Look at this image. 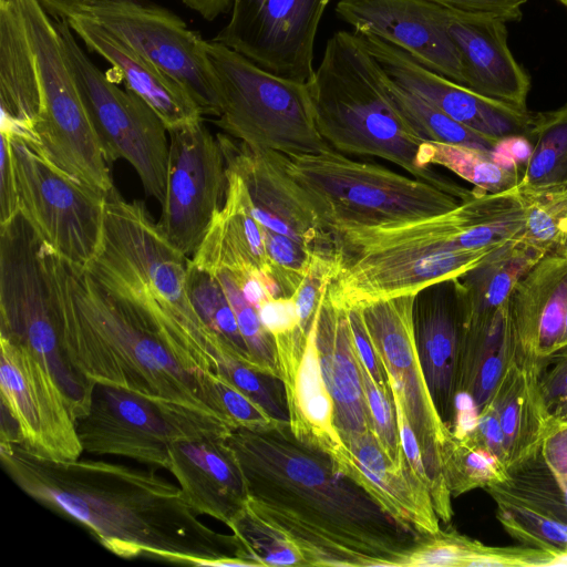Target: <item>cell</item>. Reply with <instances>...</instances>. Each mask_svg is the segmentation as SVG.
<instances>
[{
  "label": "cell",
  "mask_w": 567,
  "mask_h": 567,
  "mask_svg": "<svg viewBox=\"0 0 567 567\" xmlns=\"http://www.w3.org/2000/svg\"><path fill=\"white\" fill-rule=\"evenodd\" d=\"M168 134L167 184L157 226L176 249L192 257L224 205L227 164L218 136L203 120Z\"/></svg>",
  "instance_id": "obj_15"
},
{
  "label": "cell",
  "mask_w": 567,
  "mask_h": 567,
  "mask_svg": "<svg viewBox=\"0 0 567 567\" xmlns=\"http://www.w3.org/2000/svg\"><path fill=\"white\" fill-rule=\"evenodd\" d=\"M44 254L62 349L81 375L231 424L216 392L215 372L202 368L86 269L66 262L45 245Z\"/></svg>",
  "instance_id": "obj_3"
},
{
  "label": "cell",
  "mask_w": 567,
  "mask_h": 567,
  "mask_svg": "<svg viewBox=\"0 0 567 567\" xmlns=\"http://www.w3.org/2000/svg\"><path fill=\"white\" fill-rule=\"evenodd\" d=\"M0 457L21 491L86 528L116 556L248 566L236 536L199 519L179 486L155 470L89 458L54 461L12 440H0Z\"/></svg>",
  "instance_id": "obj_2"
},
{
  "label": "cell",
  "mask_w": 567,
  "mask_h": 567,
  "mask_svg": "<svg viewBox=\"0 0 567 567\" xmlns=\"http://www.w3.org/2000/svg\"><path fill=\"white\" fill-rule=\"evenodd\" d=\"M317 346L336 427L347 443L371 431V423L347 310L333 306L327 295L318 316Z\"/></svg>",
  "instance_id": "obj_27"
},
{
  "label": "cell",
  "mask_w": 567,
  "mask_h": 567,
  "mask_svg": "<svg viewBox=\"0 0 567 567\" xmlns=\"http://www.w3.org/2000/svg\"><path fill=\"white\" fill-rule=\"evenodd\" d=\"M206 51L220 103L214 123L225 134L286 156L330 148L318 131L308 83L271 73L213 40Z\"/></svg>",
  "instance_id": "obj_7"
},
{
  "label": "cell",
  "mask_w": 567,
  "mask_h": 567,
  "mask_svg": "<svg viewBox=\"0 0 567 567\" xmlns=\"http://www.w3.org/2000/svg\"><path fill=\"white\" fill-rule=\"evenodd\" d=\"M0 132L34 143L41 85L18 0H0Z\"/></svg>",
  "instance_id": "obj_28"
},
{
  "label": "cell",
  "mask_w": 567,
  "mask_h": 567,
  "mask_svg": "<svg viewBox=\"0 0 567 567\" xmlns=\"http://www.w3.org/2000/svg\"><path fill=\"white\" fill-rule=\"evenodd\" d=\"M187 289L197 313L219 341V351H226L254 368L235 312L216 275L189 259Z\"/></svg>",
  "instance_id": "obj_34"
},
{
  "label": "cell",
  "mask_w": 567,
  "mask_h": 567,
  "mask_svg": "<svg viewBox=\"0 0 567 567\" xmlns=\"http://www.w3.org/2000/svg\"><path fill=\"white\" fill-rule=\"evenodd\" d=\"M226 164L244 181L250 209L264 229L285 235L319 257L337 258V239L305 189L287 171V156L217 134Z\"/></svg>",
  "instance_id": "obj_19"
},
{
  "label": "cell",
  "mask_w": 567,
  "mask_h": 567,
  "mask_svg": "<svg viewBox=\"0 0 567 567\" xmlns=\"http://www.w3.org/2000/svg\"><path fill=\"white\" fill-rule=\"evenodd\" d=\"M434 288L421 309L414 307V327L426 383L444 421L451 406L458 337L462 333V307L455 279L437 284Z\"/></svg>",
  "instance_id": "obj_31"
},
{
  "label": "cell",
  "mask_w": 567,
  "mask_h": 567,
  "mask_svg": "<svg viewBox=\"0 0 567 567\" xmlns=\"http://www.w3.org/2000/svg\"><path fill=\"white\" fill-rule=\"evenodd\" d=\"M189 259L166 239L142 203L125 200L115 187L106 194L100 248L84 269L206 371L216 372L220 344L190 300Z\"/></svg>",
  "instance_id": "obj_4"
},
{
  "label": "cell",
  "mask_w": 567,
  "mask_h": 567,
  "mask_svg": "<svg viewBox=\"0 0 567 567\" xmlns=\"http://www.w3.org/2000/svg\"><path fill=\"white\" fill-rule=\"evenodd\" d=\"M566 346H567V311H566V318H565L564 333H563V337H561V341H560L559 348L560 347H566Z\"/></svg>",
  "instance_id": "obj_57"
},
{
  "label": "cell",
  "mask_w": 567,
  "mask_h": 567,
  "mask_svg": "<svg viewBox=\"0 0 567 567\" xmlns=\"http://www.w3.org/2000/svg\"><path fill=\"white\" fill-rule=\"evenodd\" d=\"M557 252H560V254L567 256V237H566L563 246L560 247V249Z\"/></svg>",
  "instance_id": "obj_59"
},
{
  "label": "cell",
  "mask_w": 567,
  "mask_h": 567,
  "mask_svg": "<svg viewBox=\"0 0 567 567\" xmlns=\"http://www.w3.org/2000/svg\"><path fill=\"white\" fill-rule=\"evenodd\" d=\"M475 556L458 536L440 530L425 536L409 554L404 567L466 566Z\"/></svg>",
  "instance_id": "obj_43"
},
{
  "label": "cell",
  "mask_w": 567,
  "mask_h": 567,
  "mask_svg": "<svg viewBox=\"0 0 567 567\" xmlns=\"http://www.w3.org/2000/svg\"><path fill=\"white\" fill-rule=\"evenodd\" d=\"M455 410L454 436L464 440L478 426V412L475 400L465 391H460L453 399Z\"/></svg>",
  "instance_id": "obj_49"
},
{
  "label": "cell",
  "mask_w": 567,
  "mask_h": 567,
  "mask_svg": "<svg viewBox=\"0 0 567 567\" xmlns=\"http://www.w3.org/2000/svg\"><path fill=\"white\" fill-rule=\"evenodd\" d=\"M424 168L439 165L473 185L481 194H498L515 189L520 174L498 166L489 153L470 147L425 141L419 154Z\"/></svg>",
  "instance_id": "obj_35"
},
{
  "label": "cell",
  "mask_w": 567,
  "mask_h": 567,
  "mask_svg": "<svg viewBox=\"0 0 567 567\" xmlns=\"http://www.w3.org/2000/svg\"><path fill=\"white\" fill-rule=\"evenodd\" d=\"M388 85L398 107L423 140L486 153L493 150L497 140L458 123L422 97L403 89L390 75Z\"/></svg>",
  "instance_id": "obj_36"
},
{
  "label": "cell",
  "mask_w": 567,
  "mask_h": 567,
  "mask_svg": "<svg viewBox=\"0 0 567 567\" xmlns=\"http://www.w3.org/2000/svg\"><path fill=\"white\" fill-rule=\"evenodd\" d=\"M415 300L416 296H406L378 301L362 308L363 317L389 383L396 390L417 439L431 481L434 511L440 518L449 520L450 489L443 473L442 455L452 434L437 411L419 358Z\"/></svg>",
  "instance_id": "obj_13"
},
{
  "label": "cell",
  "mask_w": 567,
  "mask_h": 567,
  "mask_svg": "<svg viewBox=\"0 0 567 567\" xmlns=\"http://www.w3.org/2000/svg\"><path fill=\"white\" fill-rule=\"evenodd\" d=\"M96 0H40L47 12L58 20L82 12Z\"/></svg>",
  "instance_id": "obj_51"
},
{
  "label": "cell",
  "mask_w": 567,
  "mask_h": 567,
  "mask_svg": "<svg viewBox=\"0 0 567 567\" xmlns=\"http://www.w3.org/2000/svg\"><path fill=\"white\" fill-rule=\"evenodd\" d=\"M544 256L543 251L520 238L502 246L478 266L456 278L462 326L492 316Z\"/></svg>",
  "instance_id": "obj_32"
},
{
  "label": "cell",
  "mask_w": 567,
  "mask_h": 567,
  "mask_svg": "<svg viewBox=\"0 0 567 567\" xmlns=\"http://www.w3.org/2000/svg\"><path fill=\"white\" fill-rule=\"evenodd\" d=\"M65 21L91 51L114 68L126 89L154 110L167 131L203 120L199 106L177 81L114 33L82 13Z\"/></svg>",
  "instance_id": "obj_26"
},
{
  "label": "cell",
  "mask_w": 567,
  "mask_h": 567,
  "mask_svg": "<svg viewBox=\"0 0 567 567\" xmlns=\"http://www.w3.org/2000/svg\"><path fill=\"white\" fill-rule=\"evenodd\" d=\"M525 136L533 152L515 190L522 195L567 190V103L530 112Z\"/></svg>",
  "instance_id": "obj_33"
},
{
  "label": "cell",
  "mask_w": 567,
  "mask_h": 567,
  "mask_svg": "<svg viewBox=\"0 0 567 567\" xmlns=\"http://www.w3.org/2000/svg\"><path fill=\"white\" fill-rule=\"evenodd\" d=\"M0 136V225H3L20 210L10 137L1 132Z\"/></svg>",
  "instance_id": "obj_45"
},
{
  "label": "cell",
  "mask_w": 567,
  "mask_h": 567,
  "mask_svg": "<svg viewBox=\"0 0 567 567\" xmlns=\"http://www.w3.org/2000/svg\"><path fill=\"white\" fill-rule=\"evenodd\" d=\"M446 9V27L462 60L464 86L527 110L532 80L508 47L506 21L485 13Z\"/></svg>",
  "instance_id": "obj_23"
},
{
  "label": "cell",
  "mask_w": 567,
  "mask_h": 567,
  "mask_svg": "<svg viewBox=\"0 0 567 567\" xmlns=\"http://www.w3.org/2000/svg\"><path fill=\"white\" fill-rule=\"evenodd\" d=\"M7 135L20 213L51 251L87 268L100 248L106 194L65 173L31 142Z\"/></svg>",
  "instance_id": "obj_11"
},
{
  "label": "cell",
  "mask_w": 567,
  "mask_h": 567,
  "mask_svg": "<svg viewBox=\"0 0 567 567\" xmlns=\"http://www.w3.org/2000/svg\"><path fill=\"white\" fill-rule=\"evenodd\" d=\"M321 303L307 332L297 328L274 339L291 433L337 463L348 446L336 427L333 402L320 367L317 324Z\"/></svg>",
  "instance_id": "obj_22"
},
{
  "label": "cell",
  "mask_w": 567,
  "mask_h": 567,
  "mask_svg": "<svg viewBox=\"0 0 567 567\" xmlns=\"http://www.w3.org/2000/svg\"><path fill=\"white\" fill-rule=\"evenodd\" d=\"M388 79L360 34L333 33L308 82L320 135L338 152L380 157L416 179L468 199L473 189L420 165L425 140L398 107Z\"/></svg>",
  "instance_id": "obj_5"
},
{
  "label": "cell",
  "mask_w": 567,
  "mask_h": 567,
  "mask_svg": "<svg viewBox=\"0 0 567 567\" xmlns=\"http://www.w3.org/2000/svg\"><path fill=\"white\" fill-rule=\"evenodd\" d=\"M550 458L559 472L567 473V433L558 436L551 443Z\"/></svg>",
  "instance_id": "obj_54"
},
{
  "label": "cell",
  "mask_w": 567,
  "mask_h": 567,
  "mask_svg": "<svg viewBox=\"0 0 567 567\" xmlns=\"http://www.w3.org/2000/svg\"><path fill=\"white\" fill-rule=\"evenodd\" d=\"M566 495H567V492H566Z\"/></svg>",
  "instance_id": "obj_62"
},
{
  "label": "cell",
  "mask_w": 567,
  "mask_h": 567,
  "mask_svg": "<svg viewBox=\"0 0 567 567\" xmlns=\"http://www.w3.org/2000/svg\"><path fill=\"white\" fill-rule=\"evenodd\" d=\"M501 247L480 250L389 248L338 252V268L328 299L341 309L417 296L434 285L468 272Z\"/></svg>",
  "instance_id": "obj_16"
},
{
  "label": "cell",
  "mask_w": 567,
  "mask_h": 567,
  "mask_svg": "<svg viewBox=\"0 0 567 567\" xmlns=\"http://www.w3.org/2000/svg\"><path fill=\"white\" fill-rule=\"evenodd\" d=\"M336 12L353 32L373 34L464 85L461 55L449 33L444 7L430 0H338Z\"/></svg>",
  "instance_id": "obj_20"
},
{
  "label": "cell",
  "mask_w": 567,
  "mask_h": 567,
  "mask_svg": "<svg viewBox=\"0 0 567 567\" xmlns=\"http://www.w3.org/2000/svg\"><path fill=\"white\" fill-rule=\"evenodd\" d=\"M229 528L240 545V558L250 566H305L293 545L245 509Z\"/></svg>",
  "instance_id": "obj_39"
},
{
  "label": "cell",
  "mask_w": 567,
  "mask_h": 567,
  "mask_svg": "<svg viewBox=\"0 0 567 567\" xmlns=\"http://www.w3.org/2000/svg\"><path fill=\"white\" fill-rule=\"evenodd\" d=\"M544 536L556 543H567V526L555 520H546L542 524Z\"/></svg>",
  "instance_id": "obj_56"
},
{
  "label": "cell",
  "mask_w": 567,
  "mask_h": 567,
  "mask_svg": "<svg viewBox=\"0 0 567 567\" xmlns=\"http://www.w3.org/2000/svg\"><path fill=\"white\" fill-rule=\"evenodd\" d=\"M441 7L471 13H485L506 22L523 19V7L527 0H430Z\"/></svg>",
  "instance_id": "obj_47"
},
{
  "label": "cell",
  "mask_w": 567,
  "mask_h": 567,
  "mask_svg": "<svg viewBox=\"0 0 567 567\" xmlns=\"http://www.w3.org/2000/svg\"><path fill=\"white\" fill-rule=\"evenodd\" d=\"M361 37L384 71L399 85L458 123L494 140L526 134L530 121L528 110H519L478 94L429 70L403 50L373 34Z\"/></svg>",
  "instance_id": "obj_21"
},
{
  "label": "cell",
  "mask_w": 567,
  "mask_h": 567,
  "mask_svg": "<svg viewBox=\"0 0 567 567\" xmlns=\"http://www.w3.org/2000/svg\"><path fill=\"white\" fill-rule=\"evenodd\" d=\"M83 451L127 457L166 468L168 447L179 440L228 436L235 429L202 412L95 383L87 413L76 420Z\"/></svg>",
  "instance_id": "obj_12"
},
{
  "label": "cell",
  "mask_w": 567,
  "mask_h": 567,
  "mask_svg": "<svg viewBox=\"0 0 567 567\" xmlns=\"http://www.w3.org/2000/svg\"><path fill=\"white\" fill-rule=\"evenodd\" d=\"M478 427L491 447L497 449L503 444L505 434L497 417L491 414L481 416Z\"/></svg>",
  "instance_id": "obj_53"
},
{
  "label": "cell",
  "mask_w": 567,
  "mask_h": 567,
  "mask_svg": "<svg viewBox=\"0 0 567 567\" xmlns=\"http://www.w3.org/2000/svg\"><path fill=\"white\" fill-rule=\"evenodd\" d=\"M287 171L333 234L430 217L464 202L434 184L352 159L332 147L287 156Z\"/></svg>",
  "instance_id": "obj_6"
},
{
  "label": "cell",
  "mask_w": 567,
  "mask_h": 567,
  "mask_svg": "<svg viewBox=\"0 0 567 567\" xmlns=\"http://www.w3.org/2000/svg\"><path fill=\"white\" fill-rule=\"evenodd\" d=\"M358 355V354H357ZM371 432L389 460L399 468L408 462L402 450L391 391L382 390L359 360Z\"/></svg>",
  "instance_id": "obj_41"
},
{
  "label": "cell",
  "mask_w": 567,
  "mask_h": 567,
  "mask_svg": "<svg viewBox=\"0 0 567 567\" xmlns=\"http://www.w3.org/2000/svg\"><path fill=\"white\" fill-rule=\"evenodd\" d=\"M533 152L530 141L523 134L498 138L491 151L492 159L501 167L522 173Z\"/></svg>",
  "instance_id": "obj_48"
},
{
  "label": "cell",
  "mask_w": 567,
  "mask_h": 567,
  "mask_svg": "<svg viewBox=\"0 0 567 567\" xmlns=\"http://www.w3.org/2000/svg\"><path fill=\"white\" fill-rule=\"evenodd\" d=\"M227 443L245 482V511L293 545L305 566L404 567L424 538L289 424L236 427Z\"/></svg>",
  "instance_id": "obj_1"
},
{
  "label": "cell",
  "mask_w": 567,
  "mask_h": 567,
  "mask_svg": "<svg viewBox=\"0 0 567 567\" xmlns=\"http://www.w3.org/2000/svg\"><path fill=\"white\" fill-rule=\"evenodd\" d=\"M502 371V361L498 355L491 354L481 367L478 374V390L476 402L481 403L495 386Z\"/></svg>",
  "instance_id": "obj_50"
},
{
  "label": "cell",
  "mask_w": 567,
  "mask_h": 567,
  "mask_svg": "<svg viewBox=\"0 0 567 567\" xmlns=\"http://www.w3.org/2000/svg\"><path fill=\"white\" fill-rule=\"evenodd\" d=\"M71 72L110 165L125 159L146 195L164 202L169 142L154 110L130 90L120 89L84 53L65 20L55 19Z\"/></svg>",
  "instance_id": "obj_10"
},
{
  "label": "cell",
  "mask_w": 567,
  "mask_h": 567,
  "mask_svg": "<svg viewBox=\"0 0 567 567\" xmlns=\"http://www.w3.org/2000/svg\"><path fill=\"white\" fill-rule=\"evenodd\" d=\"M499 422L505 436H513L518 422V412L515 402L509 403L506 408H504Z\"/></svg>",
  "instance_id": "obj_55"
},
{
  "label": "cell",
  "mask_w": 567,
  "mask_h": 567,
  "mask_svg": "<svg viewBox=\"0 0 567 567\" xmlns=\"http://www.w3.org/2000/svg\"><path fill=\"white\" fill-rule=\"evenodd\" d=\"M216 372L260 404L275 420L288 423V410L284 389L280 390V379L255 370L226 351L218 354Z\"/></svg>",
  "instance_id": "obj_40"
},
{
  "label": "cell",
  "mask_w": 567,
  "mask_h": 567,
  "mask_svg": "<svg viewBox=\"0 0 567 567\" xmlns=\"http://www.w3.org/2000/svg\"><path fill=\"white\" fill-rule=\"evenodd\" d=\"M514 341L549 352L559 348L567 311V256L545 255L508 299Z\"/></svg>",
  "instance_id": "obj_29"
},
{
  "label": "cell",
  "mask_w": 567,
  "mask_h": 567,
  "mask_svg": "<svg viewBox=\"0 0 567 567\" xmlns=\"http://www.w3.org/2000/svg\"><path fill=\"white\" fill-rule=\"evenodd\" d=\"M564 6H565V7H566V9H567V0H565V3H564Z\"/></svg>",
  "instance_id": "obj_61"
},
{
  "label": "cell",
  "mask_w": 567,
  "mask_h": 567,
  "mask_svg": "<svg viewBox=\"0 0 567 567\" xmlns=\"http://www.w3.org/2000/svg\"><path fill=\"white\" fill-rule=\"evenodd\" d=\"M214 384L225 415L235 429L265 430L289 424L275 420L260 404L218 372H215Z\"/></svg>",
  "instance_id": "obj_42"
},
{
  "label": "cell",
  "mask_w": 567,
  "mask_h": 567,
  "mask_svg": "<svg viewBox=\"0 0 567 567\" xmlns=\"http://www.w3.org/2000/svg\"><path fill=\"white\" fill-rule=\"evenodd\" d=\"M337 467L363 487L391 517L422 536L436 534L437 515L425 485L409 464H392L371 431L346 443Z\"/></svg>",
  "instance_id": "obj_25"
},
{
  "label": "cell",
  "mask_w": 567,
  "mask_h": 567,
  "mask_svg": "<svg viewBox=\"0 0 567 567\" xmlns=\"http://www.w3.org/2000/svg\"><path fill=\"white\" fill-rule=\"evenodd\" d=\"M519 196L525 213L522 239L545 255L557 252L567 237V190Z\"/></svg>",
  "instance_id": "obj_38"
},
{
  "label": "cell",
  "mask_w": 567,
  "mask_h": 567,
  "mask_svg": "<svg viewBox=\"0 0 567 567\" xmlns=\"http://www.w3.org/2000/svg\"><path fill=\"white\" fill-rule=\"evenodd\" d=\"M214 274L223 286L235 312L238 328L248 348L254 369L264 374L280 379L275 339L262 326L257 308L246 300L228 269H220Z\"/></svg>",
  "instance_id": "obj_37"
},
{
  "label": "cell",
  "mask_w": 567,
  "mask_h": 567,
  "mask_svg": "<svg viewBox=\"0 0 567 567\" xmlns=\"http://www.w3.org/2000/svg\"><path fill=\"white\" fill-rule=\"evenodd\" d=\"M331 0H233L230 18L213 41L260 68L308 83L318 28Z\"/></svg>",
  "instance_id": "obj_17"
},
{
  "label": "cell",
  "mask_w": 567,
  "mask_h": 567,
  "mask_svg": "<svg viewBox=\"0 0 567 567\" xmlns=\"http://www.w3.org/2000/svg\"><path fill=\"white\" fill-rule=\"evenodd\" d=\"M353 343L359 360L368 370L374 382L384 391L390 392V383L384 365L370 338L362 308L347 310Z\"/></svg>",
  "instance_id": "obj_44"
},
{
  "label": "cell",
  "mask_w": 567,
  "mask_h": 567,
  "mask_svg": "<svg viewBox=\"0 0 567 567\" xmlns=\"http://www.w3.org/2000/svg\"><path fill=\"white\" fill-rule=\"evenodd\" d=\"M2 409L17 426L19 443L54 461L80 458L76 419L49 368L29 349L0 337Z\"/></svg>",
  "instance_id": "obj_18"
},
{
  "label": "cell",
  "mask_w": 567,
  "mask_h": 567,
  "mask_svg": "<svg viewBox=\"0 0 567 567\" xmlns=\"http://www.w3.org/2000/svg\"><path fill=\"white\" fill-rule=\"evenodd\" d=\"M177 81L203 115L219 116L215 73L204 40L175 13L137 0H96L82 12Z\"/></svg>",
  "instance_id": "obj_14"
},
{
  "label": "cell",
  "mask_w": 567,
  "mask_h": 567,
  "mask_svg": "<svg viewBox=\"0 0 567 567\" xmlns=\"http://www.w3.org/2000/svg\"><path fill=\"white\" fill-rule=\"evenodd\" d=\"M205 20L213 21L231 9L233 0H181Z\"/></svg>",
  "instance_id": "obj_52"
},
{
  "label": "cell",
  "mask_w": 567,
  "mask_h": 567,
  "mask_svg": "<svg viewBox=\"0 0 567 567\" xmlns=\"http://www.w3.org/2000/svg\"><path fill=\"white\" fill-rule=\"evenodd\" d=\"M556 1H558V2H559V3H561L563 6H564V3H565V0H556Z\"/></svg>",
  "instance_id": "obj_60"
},
{
  "label": "cell",
  "mask_w": 567,
  "mask_h": 567,
  "mask_svg": "<svg viewBox=\"0 0 567 567\" xmlns=\"http://www.w3.org/2000/svg\"><path fill=\"white\" fill-rule=\"evenodd\" d=\"M560 389H561L563 393H567V373L565 374V377L563 379Z\"/></svg>",
  "instance_id": "obj_58"
},
{
  "label": "cell",
  "mask_w": 567,
  "mask_h": 567,
  "mask_svg": "<svg viewBox=\"0 0 567 567\" xmlns=\"http://www.w3.org/2000/svg\"><path fill=\"white\" fill-rule=\"evenodd\" d=\"M166 470L197 515L210 516L228 528L245 509L247 491L227 436L179 440L168 447Z\"/></svg>",
  "instance_id": "obj_24"
},
{
  "label": "cell",
  "mask_w": 567,
  "mask_h": 567,
  "mask_svg": "<svg viewBox=\"0 0 567 567\" xmlns=\"http://www.w3.org/2000/svg\"><path fill=\"white\" fill-rule=\"evenodd\" d=\"M257 311L262 326L274 338L299 328L292 296L267 299L257 307Z\"/></svg>",
  "instance_id": "obj_46"
},
{
  "label": "cell",
  "mask_w": 567,
  "mask_h": 567,
  "mask_svg": "<svg viewBox=\"0 0 567 567\" xmlns=\"http://www.w3.org/2000/svg\"><path fill=\"white\" fill-rule=\"evenodd\" d=\"M18 3L41 85L32 144L69 175L107 194L114 188L111 165L71 72L55 20L40 0Z\"/></svg>",
  "instance_id": "obj_9"
},
{
  "label": "cell",
  "mask_w": 567,
  "mask_h": 567,
  "mask_svg": "<svg viewBox=\"0 0 567 567\" xmlns=\"http://www.w3.org/2000/svg\"><path fill=\"white\" fill-rule=\"evenodd\" d=\"M0 337L29 349L62 388L73 416H84L95 383L64 355L44 245L19 213L0 225Z\"/></svg>",
  "instance_id": "obj_8"
},
{
  "label": "cell",
  "mask_w": 567,
  "mask_h": 567,
  "mask_svg": "<svg viewBox=\"0 0 567 567\" xmlns=\"http://www.w3.org/2000/svg\"><path fill=\"white\" fill-rule=\"evenodd\" d=\"M190 261L213 272L259 268L270 274L264 230L252 216L249 193L241 177L228 166L224 205Z\"/></svg>",
  "instance_id": "obj_30"
}]
</instances>
